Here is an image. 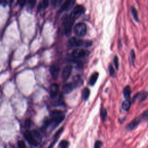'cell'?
<instances>
[{
  "mask_svg": "<svg viewBox=\"0 0 148 148\" xmlns=\"http://www.w3.org/2000/svg\"><path fill=\"white\" fill-rule=\"evenodd\" d=\"M65 113L59 110H53L50 113V119H47L44 124V127L47 128L50 125L52 130L56 128L64 119Z\"/></svg>",
  "mask_w": 148,
  "mask_h": 148,
  "instance_id": "6da1fadb",
  "label": "cell"
},
{
  "mask_svg": "<svg viewBox=\"0 0 148 148\" xmlns=\"http://www.w3.org/2000/svg\"><path fill=\"white\" fill-rule=\"evenodd\" d=\"M24 137L25 140L32 146H37L41 142V136L40 133L36 130L32 131L28 130L25 131L24 132Z\"/></svg>",
  "mask_w": 148,
  "mask_h": 148,
  "instance_id": "7a4b0ae2",
  "label": "cell"
},
{
  "mask_svg": "<svg viewBox=\"0 0 148 148\" xmlns=\"http://www.w3.org/2000/svg\"><path fill=\"white\" fill-rule=\"evenodd\" d=\"M92 45V42L90 40H84L75 37L69 38L67 42V46L69 47H80L84 46L85 47H90Z\"/></svg>",
  "mask_w": 148,
  "mask_h": 148,
  "instance_id": "3957f363",
  "label": "cell"
},
{
  "mask_svg": "<svg viewBox=\"0 0 148 148\" xmlns=\"http://www.w3.org/2000/svg\"><path fill=\"white\" fill-rule=\"evenodd\" d=\"M74 21H75L73 19H72L69 17V16L65 15L63 17L62 24V26L64 28L65 35L66 36H69L71 34Z\"/></svg>",
  "mask_w": 148,
  "mask_h": 148,
  "instance_id": "277c9868",
  "label": "cell"
},
{
  "mask_svg": "<svg viewBox=\"0 0 148 148\" xmlns=\"http://www.w3.org/2000/svg\"><path fill=\"white\" fill-rule=\"evenodd\" d=\"M80 78L79 76H77L73 82L65 84L62 87V92L66 94L70 93L79 86V83H80Z\"/></svg>",
  "mask_w": 148,
  "mask_h": 148,
  "instance_id": "5b68a950",
  "label": "cell"
},
{
  "mask_svg": "<svg viewBox=\"0 0 148 148\" xmlns=\"http://www.w3.org/2000/svg\"><path fill=\"white\" fill-rule=\"evenodd\" d=\"M84 12L85 8L84 6L80 5H77L72 10L69 17L75 21V20L79 18L82 15H83L84 13Z\"/></svg>",
  "mask_w": 148,
  "mask_h": 148,
  "instance_id": "8992f818",
  "label": "cell"
},
{
  "mask_svg": "<svg viewBox=\"0 0 148 148\" xmlns=\"http://www.w3.org/2000/svg\"><path fill=\"white\" fill-rule=\"evenodd\" d=\"M87 31L86 25L83 23H79L77 24L74 28V32L78 37L84 36Z\"/></svg>",
  "mask_w": 148,
  "mask_h": 148,
  "instance_id": "52a82bcc",
  "label": "cell"
},
{
  "mask_svg": "<svg viewBox=\"0 0 148 148\" xmlns=\"http://www.w3.org/2000/svg\"><path fill=\"white\" fill-rule=\"evenodd\" d=\"M89 52L82 49H76L72 53V56L76 59L84 58L89 54Z\"/></svg>",
  "mask_w": 148,
  "mask_h": 148,
  "instance_id": "ba28073f",
  "label": "cell"
},
{
  "mask_svg": "<svg viewBox=\"0 0 148 148\" xmlns=\"http://www.w3.org/2000/svg\"><path fill=\"white\" fill-rule=\"evenodd\" d=\"M76 0H65V2L61 6L60 10H59L60 13L64 12H67L71 10L75 3Z\"/></svg>",
  "mask_w": 148,
  "mask_h": 148,
  "instance_id": "9c48e42d",
  "label": "cell"
},
{
  "mask_svg": "<svg viewBox=\"0 0 148 148\" xmlns=\"http://www.w3.org/2000/svg\"><path fill=\"white\" fill-rule=\"evenodd\" d=\"M72 66L71 65H66L64 68L62 72V79L63 81L64 82L66 81L69 79L72 73Z\"/></svg>",
  "mask_w": 148,
  "mask_h": 148,
  "instance_id": "30bf717a",
  "label": "cell"
},
{
  "mask_svg": "<svg viewBox=\"0 0 148 148\" xmlns=\"http://www.w3.org/2000/svg\"><path fill=\"white\" fill-rule=\"evenodd\" d=\"M59 90H60V87L58 84L57 83L52 84L50 86V91H49V94H50V98H55L59 92Z\"/></svg>",
  "mask_w": 148,
  "mask_h": 148,
  "instance_id": "8fae6325",
  "label": "cell"
},
{
  "mask_svg": "<svg viewBox=\"0 0 148 148\" xmlns=\"http://www.w3.org/2000/svg\"><path fill=\"white\" fill-rule=\"evenodd\" d=\"M49 71L53 79L56 80L58 76V74L60 72V67L58 65H53L50 67Z\"/></svg>",
  "mask_w": 148,
  "mask_h": 148,
  "instance_id": "7c38bea8",
  "label": "cell"
},
{
  "mask_svg": "<svg viewBox=\"0 0 148 148\" xmlns=\"http://www.w3.org/2000/svg\"><path fill=\"white\" fill-rule=\"evenodd\" d=\"M141 120L139 117H136L134 119L131 123H130L126 127V129L128 131L133 130L134 128H135L140 122Z\"/></svg>",
  "mask_w": 148,
  "mask_h": 148,
  "instance_id": "4fadbf2b",
  "label": "cell"
},
{
  "mask_svg": "<svg viewBox=\"0 0 148 148\" xmlns=\"http://www.w3.org/2000/svg\"><path fill=\"white\" fill-rule=\"evenodd\" d=\"M98 76H99V73L98 72L93 73L89 78V80L88 82V84L90 86H94L98 79Z\"/></svg>",
  "mask_w": 148,
  "mask_h": 148,
  "instance_id": "5bb4252c",
  "label": "cell"
},
{
  "mask_svg": "<svg viewBox=\"0 0 148 148\" xmlns=\"http://www.w3.org/2000/svg\"><path fill=\"white\" fill-rule=\"evenodd\" d=\"M131 94V90L130 86H127L124 88L123 90V95L125 99H130Z\"/></svg>",
  "mask_w": 148,
  "mask_h": 148,
  "instance_id": "9a60e30c",
  "label": "cell"
},
{
  "mask_svg": "<svg viewBox=\"0 0 148 148\" xmlns=\"http://www.w3.org/2000/svg\"><path fill=\"white\" fill-rule=\"evenodd\" d=\"M63 129L64 128L63 127H61L60 129H59L57 132L55 134L54 137H53V142H51V143L50 144V145L49 146V147H53L54 146V145L56 143V142L57 141V140L58 139L60 136L61 135V134L62 132L63 131Z\"/></svg>",
  "mask_w": 148,
  "mask_h": 148,
  "instance_id": "2e32d148",
  "label": "cell"
},
{
  "mask_svg": "<svg viewBox=\"0 0 148 148\" xmlns=\"http://www.w3.org/2000/svg\"><path fill=\"white\" fill-rule=\"evenodd\" d=\"M50 3V1L49 0H42L38 6V10H43L46 9Z\"/></svg>",
  "mask_w": 148,
  "mask_h": 148,
  "instance_id": "e0dca14e",
  "label": "cell"
},
{
  "mask_svg": "<svg viewBox=\"0 0 148 148\" xmlns=\"http://www.w3.org/2000/svg\"><path fill=\"white\" fill-rule=\"evenodd\" d=\"M90 94V91L87 87H85L82 91V98L83 100L86 101Z\"/></svg>",
  "mask_w": 148,
  "mask_h": 148,
  "instance_id": "ac0fdd59",
  "label": "cell"
},
{
  "mask_svg": "<svg viewBox=\"0 0 148 148\" xmlns=\"http://www.w3.org/2000/svg\"><path fill=\"white\" fill-rule=\"evenodd\" d=\"M131 106V101L130 99H125L122 103V109L125 111H128Z\"/></svg>",
  "mask_w": 148,
  "mask_h": 148,
  "instance_id": "d6986e66",
  "label": "cell"
},
{
  "mask_svg": "<svg viewBox=\"0 0 148 148\" xmlns=\"http://www.w3.org/2000/svg\"><path fill=\"white\" fill-rule=\"evenodd\" d=\"M131 13L132 14V16L134 17V19L136 21V22H138L139 21V18H138V12L136 10V9L132 6L131 7Z\"/></svg>",
  "mask_w": 148,
  "mask_h": 148,
  "instance_id": "ffe728a7",
  "label": "cell"
},
{
  "mask_svg": "<svg viewBox=\"0 0 148 148\" xmlns=\"http://www.w3.org/2000/svg\"><path fill=\"white\" fill-rule=\"evenodd\" d=\"M53 7H57L62 2V0H49Z\"/></svg>",
  "mask_w": 148,
  "mask_h": 148,
  "instance_id": "44dd1931",
  "label": "cell"
},
{
  "mask_svg": "<svg viewBox=\"0 0 148 148\" xmlns=\"http://www.w3.org/2000/svg\"><path fill=\"white\" fill-rule=\"evenodd\" d=\"M101 117L103 121H104L107 117V111L105 109H102L101 110Z\"/></svg>",
  "mask_w": 148,
  "mask_h": 148,
  "instance_id": "7402d4cb",
  "label": "cell"
},
{
  "mask_svg": "<svg viewBox=\"0 0 148 148\" xmlns=\"http://www.w3.org/2000/svg\"><path fill=\"white\" fill-rule=\"evenodd\" d=\"M69 146V142L66 140H61L60 142V143H59V145L58 146L61 147V148H65V147H68Z\"/></svg>",
  "mask_w": 148,
  "mask_h": 148,
  "instance_id": "603a6c76",
  "label": "cell"
},
{
  "mask_svg": "<svg viewBox=\"0 0 148 148\" xmlns=\"http://www.w3.org/2000/svg\"><path fill=\"white\" fill-rule=\"evenodd\" d=\"M109 73L110 75L112 77H114L115 76V71L113 68V66L112 64H109Z\"/></svg>",
  "mask_w": 148,
  "mask_h": 148,
  "instance_id": "cb8c5ba5",
  "label": "cell"
},
{
  "mask_svg": "<svg viewBox=\"0 0 148 148\" xmlns=\"http://www.w3.org/2000/svg\"><path fill=\"white\" fill-rule=\"evenodd\" d=\"M147 92L146 91H143L141 94L140 97V102L145 101L147 99Z\"/></svg>",
  "mask_w": 148,
  "mask_h": 148,
  "instance_id": "d4e9b609",
  "label": "cell"
},
{
  "mask_svg": "<svg viewBox=\"0 0 148 148\" xmlns=\"http://www.w3.org/2000/svg\"><path fill=\"white\" fill-rule=\"evenodd\" d=\"M113 62H114V64L115 68L117 70L119 69V58H118L117 56H114V60H113Z\"/></svg>",
  "mask_w": 148,
  "mask_h": 148,
  "instance_id": "484cf974",
  "label": "cell"
},
{
  "mask_svg": "<svg viewBox=\"0 0 148 148\" xmlns=\"http://www.w3.org/2000/svg\"><path fill=\"white\" fill-rule=\"evenodd\" d=\"M36 0H28L29 8L31 9H32L36 3Z\"/></svg>",
  "mask_w": 148,
  "mask_h": 148,
  "instance_id": "4316f807",
  "label": "cell"
},
{
  "mask_svg": "<svg viewBox=\"0 0 148 148\" xmlns=\"http://www.w3.org/2000/svg\"><path fill=\"white\" fill-rule=\"evenodd\" d=\"M130 55H131V61L132 64H134V61H135V53L134 50H131V53H130Z\"/></svg>",
  "mask_w": 148,
  "mask_h": 148,
  "instance_id": "83f0119b",
  "label": "cell"
},
{
  "mask_svg": "<svg viewBox=\"0 0 148 148\" xmlns=\"http://www.w3.org/2000/svg\"><path fill=\"white\" fill-rule=\"evenodd\" d=\"M17 146H18V147H19L20 148H23V147H26L25 142L23 140H18L17 142Z\"/></svg>",
  "mask_w": 148,
  "mask_h": 148,
  "instance_id": "f1b7e54d",
  "label": "cell"
},
{
  "mask_svg": "<svg viewBox=\"0 0 148 148\" xmlns=\"http://www.w3.org/2000/svg\"><path fill=\"white\" fill-rule=\"evenodd\" d=\"M31 121L30 119H26L24 123V127L25 128H29L31 126Z\"/></svg>",
  "mask_w": 148,
  "mask_h": 148,
  "instance_id": "f546056e",
  "label": "cell"
},
{
  "mask_svg": "<svg viewBox=\"0 0 148 148\" xmlns=\"http://www.w3.org/2000/svg\"><path fill=\"white\" fill-rule=\"evenodd\" d=\"M102 145V142L100 140H97L95 142V144H94V147L95 148H99L101 147Z\"/></svg>",
  "mask_w": 148,
  "mask_h": 148,
  "instance_id": "4dcf8cb0",
  "label": "cell"
},
{
  "mask_svg": "<svg viewBox=\"0 0 148 148\" xmlns=\"http://www.w3.org/2000/svg\"><path fill=\"white\" fill-rule=\"evenodd\" d=\"M26 0H17V3L21 6L23 7L25 3Z\"/></svg>",
  "mask_w": 148,
  "mask_h": 148,
  "instance_id": "1f68e13d",
  "label": "cell"
},
{
  "mask_svg": "<svg viewBox=\"0 0 148 148\" xmlns=\"http://www.w3.org/2000/svg\"><path fill=\"white\" fill-rule=\"evenodd\" d=\"M148 114H147V110H146L145 112H143V113L142 115V118L143 119H146L147 117Z\"/></svg>",
  "mask_w": 148,
  "mask_h": 148,
  "instance_id": "d6a6232c",
  "label": "cell"
}]
</instances>
